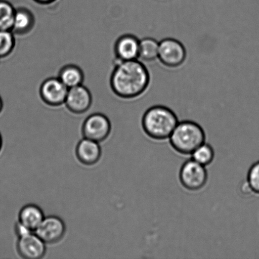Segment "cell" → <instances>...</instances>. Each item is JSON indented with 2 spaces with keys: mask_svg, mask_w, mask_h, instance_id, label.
Listing matches in <instances>:
<instances>
[{
  "mask_svg": "<svg viewBox=\"0 0 259 259\" xmlns=\"http://www.w3.org/2000/svg\"><path fill=\"white\" fill-rule=\"evenodd\" d=\"M113 63L110 84L116 96L123 100H134L146 92L151 76L143 62L139 60L121 62L114 58Z\"/></svg>",
  "mask_w": 259,
  "mask_h": 259,
  "instance_id": "6da1fadb",
  "label": "cell"
},
{
  "mask_svg": "<svg viewBox=\"0 0 259 259\" xmlns=\"http://www.w3.org/2000/svg\"><path fill=\"white\" fill-rule=\"evenodd\" d=\"M179 121L174 111L157 105L147 109L142 119V126L150 138L156 141L169 139Z\"/></svg>",
  "mask_w": 259,
  "mask_h": 259,
  "instance_id": "7a4b0ae2",
  "label": "cell"
},
{
  "mask_svg": "<svg viewBox=\"0 0 259 259\" xmlns=\"http://www.w3.org/2000/svg\"><path fill=\"white\" fill-rule=\"evenodd\" d=\"M169 139L175 151L183 155H190L205 143V134L199 124L185 120L178 123Z\"/></svg>",
  "mask_w": 259,
  "mask_h": 259,
  "instance_id": "3957f363",
  "label": "cell"
},
{
  "mask_svg": "<svg viewBox=\"0 0 259 259\" xmlns=\"http://www.w3.org/2000/svg\"><path fill=\"white\" fill-rule=\"evenodd\" d=\"M187 55L186 48L179 40L168 37L159 42L157 60L164 67L169 68L181 67L186 61Z\"/></svg>",
  "mask_w": 259,
  "mask_h": 259,
  "instance_id": "277c9868",
  "label": "cell"
},
{
  "mask_svg": "<svg viewBox=\"0 0 259 259\" xmlns=\"http://www.w3.org/2000/svg\"><path fill=\"white\" fill-rule=\"evenodd\" d=\"M179 177L183 187L194 192L202 189L206 185L208 174L205 166L192 159L182 165Z\"/></svg>",
  "mask_w": 259,
  "mask_h": 259,
  "instance_id": "5b68a950",
  "label": "cell"
},
{
  "mask_svg": "<svg viewBox=\"0 0 259 259\" xmlns=\"http://www.w3.org/2000/svg\"><path fill=\"white\" fill-rule=\"evenodd\" d=\"M68 89L58 77H50L43 80L39 87V95L43 103L52 107L64 105Z\"/></svg>",
  "mask_w": 259,
  "mask_h": 259,
  "instance_id": "8992f818",
  "label": "cell"
},
{
  "mask_svg": "<svg viewBox=\"0 0 259 259\" xmlns=\"http://www.w3.org/2000/svg\"><path fill=\"white\" fill-rule=\"evenodd\" d=\"M111 131V123L105 115L95 113L88 116L83 123L82 133L83 138L99 142L108 138Z\"/></svg>",
  "mask_w": 259,
  "mask_h": 259,
  "instance_id": "52a82bcc",
  "label": "cell"
},
{
  "mask_svg": "<svg viewBox=\"0 0 259 259\" xmlns=\"http://www.w3.org/2000/svg\"><path fill=\"white\" fill-rule=\"evenodd\" d=\"M65 232L64 222L57 215L45 217L34 232L46 244L59 242L65 237Z\"/></svg>",
  "mask_w": 259,
  "mask_h": 259,
  "instance_id": "ba28073f",
  "label": "cell"
},
{
  "mask_svg": "<svg viewBox=\"0 0 259 259\" xmlns=\"http://www.w3.org/2000/svg\"><path fill=\"white\" fill-rule=\"evenodd\" d=\"M93 101L91 91L82 84L68 89L64 105L70 112L81 115L90 110Z\"/></svg>",
  "mask_w": 259,
  "mask_h": 259,
  "instance_id": "9c48e42d",
  "label": "cell"
},
{
  "mask_svg": "<svg viewBox=\"0 0 259 259\" xmlns=\"http://www.w3.org/2000/svg\"><path fill=\"white\" fill-rule=\"evenodd\" d=\"M17 250L19 255L25 259H40L47 252L46 243L34 232L18 238Z\"/></svg>",
  "mask_w": 259,
  "mask_h": 259,
  "instance_id": "30bf717a",
  "label": "cell"
},
{
  "mask_svg": "<svg viewBox=\"0 0 259 259\" xmlns=\"http://www.w3.org/2000/svg\"><path fill=\"white\" fill-rule=\"evenodd\" d=\"M140 39L136 35H121L114 45L115 59L121 62L139 60Z\"/></svg>",
  "mask_w": 259,
  "mask_h": 259,
  "instance_id": "8fae6325",
  "label": "cell"
},
{
  "mask_svg": "<svg viewBox=\"0 0 259 259\" xmlns=\"http://www.w3.org/2000/svg\"><path fill=\"white\" fill-rule=\"evenodd\" d=\"M101 148L99 142L83 138L77 144L75 154L78 161L86 166H93L100 161Z\"/></svg>",
  "mask_w": 259,
  "mask_h": 259,
  "instance_id": "7c38bea8",
  "label": "cell"
},
{
  "mask_svg": "<svg viewBox=\"0 0 259 259\" xmlns=\"http://www.w3.org/2000/svg\"><path fill=\"white\" fill-rule=\"evenodd\" d=\"M35 25V17L29 8L21 6L15 8L12 31L15 36L29 34Z\"/></svg>",
  "mask_w": 259,
  "mask_h": 259,
  "instance_id": "4fadbf2b",
  "label": "cell"
},
{
  "mask_svg": "<svg viewBox=\"0 0 259 259\" xmlns=\"http://www.w3.org/2000/svg\"><path fill=\"white\" fill-rule=\"evenodd\" d=\"M45 218L41 208L35 204H29L20 209L18 222L34 232Z\"/></svg>",
  "mask_w": 259,
  "mask_h": 259,
  "instance_id": "5bb4252c",
  "label": "cell"
},
{
  "mask_svg": "<svg viewBox=\"0 0 259 259\" xmlns=\"http://www.w3.org/2000/svg\"><path fill=\"white\" fill-rule=\"evenodd\" d=\"M57 77L68 89L82 85L85 74L82 68L75 64H67L61 67Z\"/></svg>",
  "mask_w": 259,
  "mask_h": 259,
  "instance_id": "9a60e30c",
  "label": "cell"
},
{
  "mask_svg": "<svg viewBox=\"0 0 259 259\" xmlns=\"http://www.w3.org/2000/svg\"><path fill=\"white\" fill-rule=\"evenodd\" d=\"M159 42L152 37L140 40L139 60L141 62H152L158 57Z\"/></svg>",
  "mask_w": 259,
  "mask_h": 259,
  "instance_id": "2e32d148",
  "label": "cell"
},
{
  "mask_svg": "<svg viewBox=\"0 0 259 259\" xmlns=\"http://www.w3.org/2000/svg\"><path fill=\"white\" fill-rule=\"evenodd\" d=\"M15 7L9 0H0V30H11Z\"/></svg>",
  "mask_w": 259,
  "mask_h": 259,
  "instance_id": "e0dca14e",
  "label": "cell"
},
{
  "mask_svg": "<svg viewBox=\"0 0 259 259\" xmlns=\"http://www.w3.org/2000/svg\"><path fill=\"white\" fill-rule=\"evenodd\" d=\"M16 46V38L12 30H0V59L9 57Z\"/></svg>",
  "mask_w": 259,
  "mask_h": 259,
  "instance_id": "ac0fdd59",
  "label": "cell"
},
{
  "mask_svg": "<svg viewBox=\"0 0 259 259\" xmlns=\"http://www.w3.org/2000/svg\"><path fill=\"white\" fill-rule=\"evenodd\" d=\"M214 156V149L210 145L205 144V142L192 154V159L204 166L212 163Z\"/></svg>",
  "mask_w": 259,
  "mask_h": 259,
  "instance_id": "d6986e66",
  "label": "cell"
},
{
  "mask_svg": "<svg viewBox=\"0 0 259 259\" xmlns=\"http://www.w3.org/2000/svg\"><path fill=\"white\" fill-rule=\"evenodd\" d=\"M247 181L254 194H259V161L248 170Z\"/></svg>",
  "mask_w": 259,
  "mask_h": 259,
  "instance_id": "ffe728a7",
  "label": "cell"
},
{
  "mask_svg": "<svg viewBox=\"0 0 259 259\" xmlns=\"http://www.w3.org/2000/svg\"><path fill=\"white\" fill-rule=\"evenodd\" d=\"M15 232L18 238H20L23 237V236L29 234V233H32L33 232L28 229V228L25 227L24 225H23L22 223L18 222L15 225Z\"/></svg>",
  "mask_w": 259,
  "mask_h": 259,
  "instance_id": "44dd1931",
  "label": "cell"
},
{
  "mask_svg": "<svg viewBox=\"0 0 259 259\" xmlns=\"http://www.w3.org/2000/svg\"><path fill=\"white\" fill-rule=\"evenodd\" d=\"M241 191L243 193V194L250 195L252 194H254L252 191V189H251L250 185H248L247 180L245 183L242 185V187H241Z\"/></svg>",
  "mask_w": 259,
  "mask_h": 259,
  "instance_id": "7402d4cb",
  "label": "cell"
},
{
  "mask_svg": "<svg viewBox=\"0 0 259 259\" xmlns=\"http://www.w3.org/2000/svg\"><path fill=\"white\" fill-rule=\"evenodd\" d=\"M58 0H32L33 2L41 6H48V5H51L54 4Z\"/></svg>",
  "mask_w": 259,
  "mask_h": 259,
  "instance_id": "603a6c76",
  "label": "cell"
},
{
  "mask_svg": "<svg viewBox=\"0 0 259 259\" xmlns=\"http://www.w3.org/2000/svg\"><path fill=\"white\" fill-rule=\"evenodd\" d=\"M4 101H3L1 96H0V113H1L3 110H4Z\"/></svg>",
  "mask_w": 259,
  "mask_h": 259,
  "instance_id": "cb8c5ba5",
  "label": "cell"
},
{
  "mask_svg": "<svg viewBox=\"0 0 259 259\" xmlns=\"http://www.w3.org/2000/svg\"><path fill=\"white\" fill-rule=\"evenodd\" d=\"M3 147V137L1 133H0V152H1Z\"/></svg>",
  "mask_w": 259,
  "mask_h": 259,
  "instance_id": "d4e9b609",
  "label": "cell"
},
{
  "mask_svg": "<svg viewBox=\"0 0 259 259\" xmlns=\"http://www.w3.org/2000/svg\"><path fill=\"white\" fill-rule=\"evenodd\" d=\"M0 60H1V59H0Z\"/></svg>",
  "mask_w": 259,
  "mask_h": 259,
  "instance_id": "484cf974",
  "label": "cell"
}]
</instances>
